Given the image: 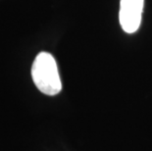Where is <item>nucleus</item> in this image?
Segmentation results:
<instances>
[{
	"label": "nucleus",
	"instance_id": "obj_2",
	"mask_svg": "<svg viewBox=\"0 0 152 151\" xmlns=\"http://www.w3.org/2000/svg\"><path fill=\"white\" fill-rule=\"evenodd\" d=\"M144 0H120L119 20L127 34L135 33L141 23Z\"/></svg>",
	"mask_w": 152,
	"mask_h": 151
},
{
	"label": "nucleus",
	"instance_id": "obj_1",
	"mask_svg": "<svg viewBox=\"0 0 152 151\" xmlns=\"http://www.w3.org/2000/svg\"><path fill=\"white\" fill-rule=\"evenodd\" d=\"M31 77L38 90L46 95H56L62 89L54 57L48 52L37 54L31 66Z\"/></svg>",
	"mask_w": 152,
	"mask_h": 151
}]
</instances>
